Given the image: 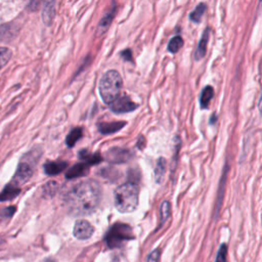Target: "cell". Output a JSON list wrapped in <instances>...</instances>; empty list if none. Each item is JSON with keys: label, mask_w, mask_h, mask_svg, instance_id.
Listing matches in <instances>:
<instances>
[{"label": "cell", "mask_w": 262, "mask_h": 262, "mask_svg": "<svg viewBox=\"0 0 262 262\" xmlns=\"http://www.w3.org/2000/svg\"><path fill=\"white\" fill-rule=\"evenodd\" d=\"M115 14H116V3H115V6H113L112 9L99 21V24L97 26V30H96V35L97 36H101L107 31V29L110 28V26L112 24V20H113Z\"/></svg>", "instance_id": "11"}, {"label": "cell", "mask_w": 262, "mask_h": 262, "mask_svg": "<svg viewBox=\"0 0 262 262\" xmlns=\"http://www.w3.org/2000/svg\"><path fill=\"white\" fill-rule=\"evenodd\" d=\"M11 57L10 49L6 47H0V68L5 66Z\"/></svg>", "instance_id": "23"}, {"label": "cell", "mask_w": 262, "mask_h": 262, "mask_svg": "<svg viewBox=\"0 0 262 262\" xmlns=\"http://www.w3.org/2000/svg\"><path fill=\"white\" fill-rule=\"evenodd\" d=\"M226 257H227V246L225 244H223L219 248L215 262H226L227 261Z\"/></svg>", "instance_id": "24"}, {"label": "cell", "mask_w": 262, "mask_h": 262, "mask_svg": "<svg viewBox=\"0 0 262 262\" xmlns=\"http://www.w3.org/2000/svg\"><path fill=\"white\" fill-rule=\"evenodd\" d=\"M171 214V205L168 201H164L160 208V226H162Z\"/></svg>", "instance_id": "19"}, {"label": "cell", "mask_w": 262, "mask_h": 262, "mask_svg": "<svg viewBox=\"0 0 262 262\" xmlns=\"http://www.w3.org/2000/svg\"><path fill=\"white\" fill-rule=\"evenodd\" d=\"M79 158L81 160H84L89 165H94V164L100 163L102 161V158H101V156L99 154H93V155L92 154H88L87 150H85V149L80 150Z\"/></svg>", "instance_id": "18"}, {"label": "cell", "mask_w": 262, "mask_h": 262, "mask_svg": "<svg viewBox=\"0 0 262 262\" xmlns=\"http://www.w3.org/2000/svg\"><path fill=\"white\" fill-rule=\"evenodd\" d=\"M122 56H123L125 59L131 60V57H132V52H131V50L127 49V50L123 51V52H122Z\"/></svg>", "instance_id": "27"}, {"label": "cell", "mask_w": 262, "mask_h": 262, "mask_svg": "<svg viewBox=\"0 0 262 262\" xmlns=\"http://www.w3.org/2000/svg\"><path fill=\"white\" fill-rule=\"evenodd\" d=\"M19 191H20V189L18 186H16L13 183H9L0 193V201L5 202V201L12 200L19 193Z\"/></svg>", "instance_id": "14"}, {"label": "cell", "mask_w": 262, "mask_h": 262, "mask_svg": "<svg viewBox=\"0 0 262 262\" xmlns=\"http://www.w3.org/2000/svg\"><path fill=\"white\" fill-rule=\"evenodd\" d=\"M53 15H54V5H53V2L47 3L45 8H44V11H43V20H44V23L47 24V25H50L51 20L53 18Z\"/></svg>", "instance_id": "22"}, {"label": "cell", "mask_w": 262, "mask_h": 262, "mask_svg": "<svg viewBox=\"0 0 262 262\" xmlns=\"http://www.w3.org/2000/svg\"><path fill=\"white\" fill-rule=\"evenodd\" d=\"M132 157V154L129 149L122 147H112L106 152V159L111 163L121 164L128 162Z\"/></svg>", "instance_id": "7"}, {"label": "cell", "mask_w": 262, "mask_h": 262, "mask_svg": "<svg viewBox=\"0 0 262 262\" xmlns=\"http://www.w3.org/2000/svg\"><path fill=\"white\" fill-rule=\"evenodd\" d=\"M68 166L67 162L63 161H56V162H47L44 165V171L47 175L53 176V175H57L60 172H62Z\"/></svg>", "instance_id": "12"}, {"label": "cell", "mask_w": 262, "mask_h": 262, "mask_svg": "<svg viewBox=\"0 0 262 262\" xmlns=\"http://www.w3.org/2000/svg\"><path fill=\"white\" fill-rule=\"evenodd\" d=\"M94 232L93 225L85 219H79L76 221L73 229V234L78 239H88Z\"/></svg>", "instance_id": "6"}, {"label": "cell", "mask_w": 262, "mask_h": 262, "mask_svg": "<svg viewBox=\"0 0 262 262\" xmlns=\"http://www.w3.org/2000/svg\"><path fill=\"white\" fill-rule=\"evenodd\" d=\"M160 250L156 249L152 252H150L146 258V262H159L160 260Z\"/></svg>", "instance_id": "25"}, {"label": "cell", "mask_w": 262, "mask_h": 262, "mask_svg": "<svg viewBox=\"0 0 262 262\" xmlns=\"http://www.w3.org/2000/svg\"><path fill=\"white\" fill-rule=\"evenodd\" d=\"M166 160L164 158H159L156 164V169H155V179L158 184L162 183L164 179V175L166 172Z\"/></svg>", "instance_id": "15"}, {"label": "cell", "mask_w": 262, "mask_h": 262, "mask_svg": "<svg viewBox=\"0 0 262 262\" xmlns=\"http://www.w3.org/2000/svg\"><path fill=\"white\" fill-rule=\"evenodd\" d=\"M183 46V39L180 36L173 37L168 44V50L171 53H176Z\"/></svg>", "instance_id": "21"}, {"label": "cell", "mask_w": 262, "mask_h": 262, "mask_svg": "<svg viewBox=\"0 0 262 262\" xmlns=\"http://www.w3.org/2000/svg\"><path fill=\"white\" fill-rule=\"evenodd\" d=\"M43 262H55L53 259H50V258H47V259H45Z\"/></svg>", "instance_id": "28"}, {"label": "cell", "mask_w": 262, "mask_h": 262, "mask_svg": "<svg viewBox=\"0 0 262 262\" xmlns=\"http://www.w3.org/2000/svg\"><path fill=\"white\" fill-rule=\"evenodd\" d=\"M89 167L90 165L86 162L83 163H77L71 168L68 169L66 173V178L68 179H73V178H78L81 176H85L89 172Z\"/></svg>", "instance_id": "9"}, {"label": "cell", "mask_w": 262, "mask_h": 262, "mask_svg": "<svg viewBox=\"0 0 262 262\" xmlns=\"http://www.w3.org/2000/svg\"><path fill=\"white\" fill-rule=\"evenodd\" d=\"M115 206L121 213L133 212L138 205V186L129 181L118 186L114 192Z\"/></svg>", "instance_id": "2"}, {"label": "cell", "mask_w": 262, "mask_h": 262, "mask_svg": "<svg viewBox=\"0 0 262 262\" xmlns=\"http://www.w3.org/2000/svg\"><path fill=\"white\" fill-rule=\"evenodd\" d=\"M32 174H33L32 166L27 162H21V163H19V165L16 169L12 183L15 184L16 186H18L19 184H24L31 178Z\"/></svg>", "instance_id": "8"}, {"label": "cell", "mask_w": 262, "mask_h": 262, "mask_svg": "<svg viewBox=\"0 0 262 262\" xmlns=\"http://www.w3.org/2000/svg\"><path fill=\"white\" fill-rule=\"evenodd\" d=\"M213 95H214V90L211 86H206L203 89L201 97H200V103L203 108H207L209 106V103H210Z\"/></svg>", "instance_id": "17"}, {"label": "cell", "mask_w": 262, "mask_h": 262, "mask_svg": "<svg viewBox=\"0 0 262 262\" xmlns=\"http://www.w3.org/2000/svg\"><path fill=\"white\" fill-rule=\"evenodd\" d=\"M123 81L119 72L115 70L107 71L101 77L98 84V90L102 100L107 104L112 103L116 98L120 96Z\"/></svg>", "instance_id": "3"}, {"label": "cell", "mask_w": 262, "mask_h": 262, "mask_svg": "<svg viewBox=\"0 0 262 262\" xmlns=\"http://www.w3.org/2000/svg\"><path fill=\"white\" fill-rule=\"evenodd\" d=\"M138 106L137 103L132 101L130 97L127 95L119 96L116 98L112 103H110V107L114 113L122 114V113H129L136 110Z\"/></svg>", "instance_id": "5"}, {"label": "cell", "mask_w": 262, "mask_h": 262, "mask_svg": "<svg viewBox=\"0 0 262 262\" xmlns=\"http://www.w3.org/2000/svg\"><path fill=\"white\" fill-rule=\"evenodd\" d=\"M205 11H206V4L205 3H200L194 8V10L190 13V15H189L190 20H192L193 23H200Z\"/></svg>", "instance_id": "20"}, {"label": "cell", "mask_w": 262, "mask_h": 262, "mask_svg": "<svg viewBox=\"0 0 262 262\" xmlns=\"http://www.w3.org/2000/svg\"><path fill=\"white\" fill-rule=\"evenodd\" d=\"M133 237L132 228L128 224L115 223L105 233L104 242L110 249H116L121 248Z\"/></svg>", "instance_id": "4"}, {"label": "cell", "mask_w": 262, "mask_h": 262, "mask_svg": "<svg viewBox=\"0 0 262 262\" xmlns=\"http://www.w3.org/2000/svg\"><path fill=\"white\" fill-rule=\"evenodd\" d=\"M101 186L93 180H85L74 185L64 196V204L72 215L83 216L92 213L101 200Z\"/></svg>", "instance_id": "1"}, {"label": "cell", "mask_w": 262, "mask_h": 262, "mask_svg": "<svg viewBox=\"0 0 262 262\" xmlns=\"http://www.w3.org/2000/svg\"><path fill=\"white\" fill-rule=\"evenodd\" d=\"M82 134H83V130L81 127H77V128H74L71 130V132L68 134L67 136V139H66V143L69 147H73L76 142L82 137Z\"/></svg>", "instance_id": "16"}, {"label": "cell", "mask_w": 262, "mask_h": 262, "mask_svg": "<svg viewBox=\"0 0 262 262\" xmlns=\"http://www.w3.org/2000/svg\"><path fill=\"white\" fill-rule=\"evenodd\" d=\"M126 125V122L119 121V122H102L97 124V129L101 134H112L118 132Z\"/></svg>", "instance_id": "10"}, {"label": "cell", "mask_w": 262, "mask_h": 262, "mask_svg": "<svg viewBox=\"0 0 262 262\" xmlns=\"http://www.w3.org/2000/svg\"><path fill=\"white\" fill-rule=\"evenodd\" d=\"M42 0H30V3H29V8L31 10H37L41 4Z\"/></svg>", "instance_id": "26"}, {"label": "cell", "mask_w": 262, "mask_h": 262, "mask_svg": "<svg viewBox=\"0 0 262 262\" xmlns=\"http://www.w3.org/2000/svg\"><path fill=\"white\" fill-rule=\"evenodd\" d=\"M209 36H210V29L207 28L205 31H204V34L199 42V45H198V48L194 52V58L196 60H200L202 59L205 54H206V50H207V46H208V41H209Z\"/></svg>", "instance_id": "13"}]
</instances>
